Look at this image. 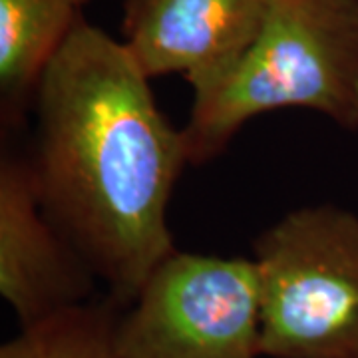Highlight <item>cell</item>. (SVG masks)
<instances>
[{
  "label": "cell",
  "instance_id": "obj_8",
  "mask_svg": "<svg viewBox=\"0 0 358 358\" xmlns=\"http://www.w3.org/2000/svg\"><path fill=\"white\" fill-rule=\"evenodd\" d=\"M122 305L88 301L20 327L0 358H117L115 324Z\"/></svg>",
  "mask_w": 358,
  "mask_h": 358
},
{
  "label": "cell",
  "instance_id": "obj_7",
  "mask_svg": "<svg viewBox=\"0 0 358 358\" xmlns=\"http://www.w3.org/2000/svg\"><path fill=\"white\" fill-rule=\"evenodd\" d=\"M90 0H0V117L16 128L32 110L40 78Z\"/></svg>",
  "mask_w": 358,
  "mask_h": 358
},
{
  "label": "cell",
  "instance_id": "obj_2",
  "mask_svg": "<svg viewBox=\"0 0 358 358\" xmlns=\"http://www.w3.org/2000/svg\"><path fill=\"white\" fill-rule=\"evenodd\" d=\"M301 108L358 131V0H267L261 30L183 128L192 166L229 148L257 115Z\"/></svg>",
  "mask_w": 358,
  "mask_h": 358
},
{
  "label": "cell",
  "instance_id": "obj_4",
  "mask_svg": "<svg viewBox=\"0 0 358 358\" xmlns=\"http://www.w3.org/2000/svg\"><path fill=\"white\" fill-rule=\"evenodd\" d=\"M117 358H265L253 259L176 249L115 324Z\"/></svg>",
  "mask_w": 358,
  "mask_h": 358
},
{
  "label": "cell",
  "instance_id": "obj_3",
  "mask_svg": "<svg viewBox=\"0 0 358 358\" xmlns=\"http://www.w3.org/2000/svg\"><path fill=\"white\" fill-rule=\"evenodd\" d=\"M265 358H358V215L287 213L253 243Z\"/></svg>",
  "mask_w": 358,
  "mask_h": 358
},
{
  "label": "cell",
  "instance_id": "obj_5",
  "mask_svg": "<svg viewBox=\"0 0 358 358\" xmlns=\"http://www.w3.org/2000/svg\"><path fill=\"white\" fill-rule=\"evenodd\" d=\"M267 0H124L122 44L150 78L215 86L257 38Z\"/></svg>",
  "mask_w": 358,
  "mask_h": 358
},
{
  "label": "cell",
  "instance_id": "obj_6",
  "mask_svg": "<svg viewBox=\"0 0 358 358\" xmlns=\"http://www.w3.org/2000/svg\"><path fill=\"white\" fill-rule=\"evenodd\" d=\"M96 273L40 203L28 155L0 159V294L20 327L88 303Z\"/></svg>",
  "mask_w": 358,
  "mask_h": 358
},
{
  "label": "cell",
  "instance_id": "obj_1",
  "mask_svg": "<svg viewBox=\"0 0 358 358\" xmlns=\"http://www.w3.org/2000/svg\"><path fill=\"white\" fill-rule=\"evenodd\" d=\"M122 44L86 20L40 78L28 155L40 203L126 307L176 243L167 209L192 166L183 129Z\"/></svg>",
  "mask_w": 358,
  "mask_h": 358
}]
</instances>
